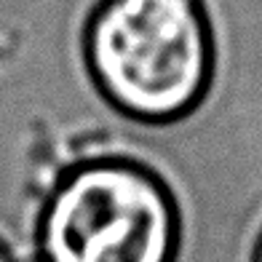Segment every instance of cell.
Here are the masks:
<instances>
[{"instance_id":"4","label":"cell","mask_w":262,"mask_h":262,"mask_svg":"<svg viewBox=\"0 0 262 262\" xmlns=\"http://www.w3.org/2000/svg\"><path fill=\"white\" fill-rule=\"evenodd\" d=\"M0 262H11V257H8V252H6L3 244H0Z\"/></svg>"},{"instance_id":"3","label":"cell","mask_w":262,"mask_h":262,"mask_svg":"<svg viewBox=\"0 0 262 262\" xmlns=\"http://www.w3.org/2000/svg\"><path fill=\"white\" fill-rule=\"evenodd\" d=\"M252 262H262V233H259V241H257V246H254V257H252Z\"/></svg>"},{"instance_id":"1","label":"cell","mask_w":262,"mask_h":262,"mask_svg":"<svg viewBox=\"0 0 262 262\" xmlns=\"http://www.w3.org/2000/svg\"><path fill=\"white\" fill-rule=\"evenodd\" d=\"M99 94L145 123L193 113L214 78V30L204 0H99L83 27Z\"/></svg>"},{"instance_id":"5","label":"cell","mask_w":262,"mask_h":262,"mask_svg":"<svg viewBox=\"0 0 262 262\" xmlns=\"http://www.w3.org/2000/svg\"><path fill=\"white\" fill-rule=\"evenodd\" d=\"M30 262H35V259H30Z\"/></svg>"},{"instance_id":"2","label":"cell","mask_w":262,"mask_h":262,"mask_svg":"<svg viewBox=\"0 0 262 262\" xmlns=\"http://www.w3.org/2000/svg\"><path fill=\"white\" fill-rule=\"evenodd\" d=\"M180 209L161 177L131 158L75 166L40 222L46 262H174Z\"/></svg>"}]
</instances>
